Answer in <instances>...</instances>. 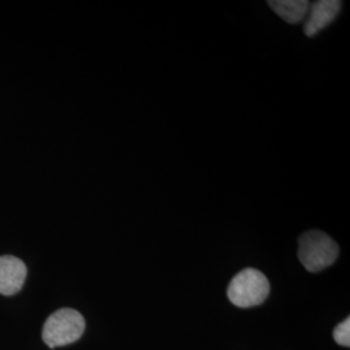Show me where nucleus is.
<instances>
[{"instance_id": "obj_7", "label": "nucleus", "mask_w": 350, "mask_h": 350, "mask_svg": "<svg viewBox=\"0 0 350 350\" xmlns=\"http://www.w3.org/2000/svg\"><path fill=\"white\" fill-rule=\"evenodd\" d=\"M334 338L341 347H350V319L347 318L344 322L335 327L334 329Z\"/></svg>"}, {"instance_id": "obj_4", "label": "nucleus", "mask_w": 350, "mask_h": 350, "mask_svg": "<svg viewBox=\"0 0 350 350\" xmlns=\"http://www.w3.org/2000/svg\"><path fill=\"white\" fill-rule=\"evenodd\" d=\"M342 3L338 0H319L309 8V18L304 27L306 37L312 38L329 25L341 11Z\"/></svg>"}, {"instance_id": "obj_2", "label": "nucleus", "mask_w": 350, "mask_h": 350, "mask_svg": "<svg viewBox=\"0 0 350 350\" xmlns=\"http://www.w3.org/2000/svg\"><path fill=\"white\" fill-rule=\"evenodd\" d=\"M270 293V283L261 271L244 269L234 276L227 288V297L238 308L261 305Z\"/></svg>"}, {"instance_id": "obj_6", "label": "nucleus", "mask_w": 350, "mask_h": 350, "mask_svg": "<svg viewBox=\"0 0 350 350\" xmlns=\"http://www.w3.org/2000/svg\"><path fill=\"white\" fill-rule=\"evenodd\" d=\"M267 4L288 24L301 23L310 8V3L306 0H273Z\"/></svg>"}, {"instance_id": "obj_5", "label": "nucleus", "mask_w": 350, "mask_h": 350, "mask_svg": "<svg viewBox=\"0 0 350 350\" xmlns=\"http://www.w3.org/2000/svg\"><path fill=\"white\" fill-rule=\"evenodd\" d=\"M25 263L13 256L0 257V293L12 296L17 293L25 282Z\"/></svg>"}, {"instance_id": "obj_3", "label": "nucleus", "mask_w": 350, "mask_h": 350, "mask_svg": "<svg viewBox=\"0 0 350 350\" xmlns=\"http://www.w3.org/2000/svg\"><path fill=\"white\" fill-rule=\"evenodd\" d=\"M85 319L75 309L64 308L52 314L43 327V341L50 348L75 342L85 332Z\"/></svg>"}, {"instance_id": "obj_1", "label": "nucleus", "mask_w": 350, "mask_h": 350, "mask_svg": "<svg viewBox=\"0 0 350 350\" xmlns=\"http://www.w3.org/2000/svg\"><path fill=\"white\" fill-rule=\"evenodd\" d=\"M299 260L310 273H319L338 260V244L322 231H308L299 239Z\"/></svg>"}]
</instances>
